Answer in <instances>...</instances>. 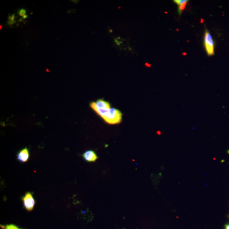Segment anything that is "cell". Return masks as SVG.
I'll use <instances>...</instances> for the list:
<instances>
[{"label":"cell","mask_w":229,"mask_h":229,"mask_svg":"<svg viewBox=\"0 0 229 229\" xmlns=\"http://www.w3.org/2000/svg\"><path fill=\"white\" fill-rule=\"evenodd\" d=\"M182 54L183 56H186V55H187V53H185V52H183V53Z\"/></svg>","instance_id":"2e32d148"},{"label":"cell","mask_w":229,"mask_h":229,"mask_svg":"<svg viewBox=\"0 0 229 229\" xmlns=\"http://www.w3.org/2000/svg\"><path fill=\"white\" fill-rule=\"evenodd\" d=\"M204 44L208 56L214 55V43L209 32L205 29L204 38Z\"/></svg>","instance_id":"3957f363"},{"label":"cell","mask_w":229,"mask_h":229,"mask_svg":"<svg viewBox=\"0 0 229 229\" xmlns=\"http://www.w3.org/2000/svg\"><path fill=\"white\" fill-rule=\"evenodd\" d=\"M188 1H189L185 0L184 2L180 4V5H178V12H179V14L180 16L182 13V12H183V10H184L185 9V7H186V6Z\"/></svg>","instance_id":"52a82bcc"},{"label":"cell","mask_w":229,"mask_h":229,"mask_svg":"<svg viewBox=\"0 0 229 229\" xmlns=\"http://www.w3.org/2000/svg\"><path fill=\"white\" fill-rule=\"evenodd\" d=\"M26 14V10L24 9H22L19 12L18 14L20 16H24Z\"/></svg>","instance_id":"9c48e42d"},{"label":"cell","mask_w":229,"mask_h":229,"mask_svg":"<svg viewBox=\"0 0 229 229\" xmlns=\"http://www.w3.org/2000/svg\"><path fill=\"white\" fill-rule=\"evenodd\" d=\"M176 31H179V29H176Z\"/></svg>","instance_id":"ac0fdd59"},{"label":"cell","mask_w":229,"mask_h":229,"mask_svg":"<svg viewBox=\"0 0 229 229\" xmlns=\"http://www.w3.org/2000/svg\"><path fill=\"white\" fill-rule=\"evenodd\" d=\"M29 157V151L27 147L21 149L17 155V158L18 161L22 163H25L28 162Z\"/></svg>","instance_id":"5b68a950"},{"label":"cell","mask_w":229,"mask_h":229,"mask_svg":"<svg viewBox=\"0 0 229 229\" xmlns=\"http://www.w3.org/2000/svg\"><path fill=\"white\" fill-rule=\"evenodd\" d=\"M1 27H2V26L1 25V28H0V29H1Z\"/></svg>","instance_id":"e0dca14e"},{"label":"cell","mask_w":229,"mask_h":229,"mask_svg":"<svg viewBox=\"0 0 229 229\" xmlns=\"http://www.w3.org/2000/svg\"><path fill=\"white\" fill-rule=\"evenodd\" d=\"M84 160L88 162H95L98 158L96 154L93 150H88L82 155Z\"/></svg>","instance_id":"8992f818"},{"label":"cell","mask_w":229,"mask_h":229,"mask_svg":"<svg viewBox=\"0 0 229 229\" xmlns=\"http://www.w3.org/2000/svg\"><path fill=\"white\" fill-rule=\"evenodd\" d=\"M27 18V15H25L23 17V19Z\"/></svg>","instance_id":"9a60e30c"},{"label":"cell","mask_w":229,"mask_h":229,"mask_svg":"<svg viewBox=\"0 0 229 229\" xmlns=\"http://www.w3.org/2000/svg\"><path fill=\"white\" fill-rule=\"evenodd\" d=\"M122 114L120 111L111 108L110 113L104 120L110 124H119L122 121Z\"/></svg>","instance_id":"7a4b0ae2"},{"label":"cell","mask_w":229,"mask_h":229,"mask_svg":"<svg viewBox=\"0 0 229 229\" xmlns=\"http://www.w3.org/2000/svg\"><path fill=\"white\" fill-rule=\"evenodd\" d=\"M200 23H204V20H203V19H201L200 21Z\"/></svg>","instance_id":"5bb4252c"},{"label":"cell","mask_w":229,"mask_h":229,"mask_svg":"<svg viewBox=\"0 0 229 229\" xmlns=\"http://www.w3.org/2000/svg\"><path fill=\"white\" fill-rule=\"evenodd\" d=\"M14 23H15V21H9V20L8 23L9 25H12V24H14Z\"/></svg>","instance_id":"7c38bea8"},{"label":"cell","mask_w":229,"mask_h":229,"mask_svg":"<svg viewBox=\"0 0 229 229\" xmlns=\"http://www.w3.org/2000/svg\"><path fill=\"white\" fill-rule=\"evenodd\" d=\"M224 229H229V223L225 225Z\"/></svg>","instance_id":"8fae6325"},{"label":"cell","mask_w":229,"mask_h":229,"mask_svg":"<svg viewBox=\"0 0 229 229\" xmlns=\"http://www.w3.org/2000/svg\"><path fill=\"white\" fill-rule=\"evenodd\" d=\"M23 206L28 212L33 211L35 205V201L33 194L30 192H27L24 196L21 198Z\"/></svg>","instance_id":"277c9868"},{"label":"cell","mask_w":229,"mask_h":229,"mask_svg":"<svg viewBox=\"0 0 229 229\" xmlns=\"http://www.w3.org/2000/svg\"><path fill=\"white\" fill-rule=\"evenodd\" d=\"M2 227L3 229H21L13 224L7 225L4 226H2Z\"/></svg>","instance_id":"ba28073f"},{"label":"cell","mask_w":229,"mask_h":229,"mask_svg":"<svg viewBox=\"0 0 229 229\" xmlns=\"http://www.w3.org/2000/svg\"><path fill=\"white\" fill-rule=\"evenodd\" d=\"M90 106L103 120L108 115L110 110V103L103 99H99L95 102H92Z\"/></svg>","instance_id":"6da1fadb"},{"label":"cell","mask_w":229,"mask_h":229,"mask_svg":"<svg viewBox=\"0 0 229 229\" xmlns=\"http://www.w3.org/2000/svg\"><path fill=\"white\" fill-rule=\"evenodd\" d=\"M14 18H15V16H14V14H12V16L9 17V21H14Z\"/></svg>","instance_id":"30bf717a"},{"label":"cell","mask_w":229,"mask_h":229,"mask_svg":"<svg viewBox=\"0 0 229 229\" xmlns=\"http://www.w3.org/2000/svg\"><path fill=\"white\" fill-rule=\"evenodd\" d=\"M145 66L146 67H151V65H150V64L148 63H146L145 64Z\"/></svg>","instance_id":"4fadbf2b"}]
</instances>
